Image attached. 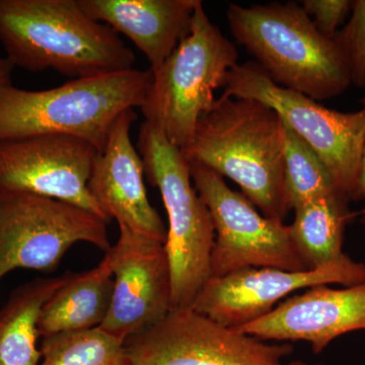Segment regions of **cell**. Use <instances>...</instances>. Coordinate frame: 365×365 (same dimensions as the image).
I'll use <instances>...</instances> for the list:
<instances>
[{
    "label": "cell",
    "instance_id": "7a4b0ae2",
    "mask_svg": "<svg viewBox=\"0 0 365 365\" xmlns=\"http://www.w3.org/2000/svg\"><path fill=\"white\" fill-rule=\"evenodd\" d=\"M284 141L283 121L267 105L222 95L182 153L189 162L232 180L262 215L284 222L292 211L285 194Z\"/></svg>",
    "mask_w": 365,
    "mask_h": 365
},
{
    "label": "cell",
    "instance_id": "52a82bcc",
    "mask_svg": "<svg viewBox=\"0 0 365 365\" xmlns=\"http://www.w3.org/2000/svg\"><path fill=\"white\" fill-rule=\"evenodd\" d=\"M222 96L253 98L279 115L325 163L339 194L352 201L365 141V108L343 113L274 83L256 62L230 69Z\"/></svg>",
    "mask_w": 365,
    "mask_h": 365
},
{
    "label": "cell",
    "instance_id": "ffe728a7",
    "mask_svg": "<svg viewBox=\"0 0 365 365\" xmlns=\"http://www.w3.org/2000/svg\"><path fill=\"white\" fill-rule=\"evenodd\" d=\"M40 365H127L125 341L101 328L42 338Z\"/></svg>",
    "mask_w": 365,
    "mask_h": 365
},
{
    "label": "cell",
    "instance_id": "484cf974",
    "mask_svg": "<svg viewBox=\"0 0 365 365\" xmlns=\"http://www.w3.org/2000/svg\"><path fill=\"white\" fill-rule=\"evenodd\" d=\"M360 222H361L362 227H364L365 230V206L364 208L360 211Z\"/></svg>",
    "mask_w": 365,
    "mask_h": 365
},
{
    "label": "cell",
    "instance_id": "5bb4252c",
    "mask_svg": "<svg viewBox=\"0 0 365 365\" xmlns=\"http://www.w3.org/2000/svg\"><path fill=\"white\" fill-rule=\"evenodd\" d=\"M134 109L127 110L113 124L105 148L98 153L88 190L108 220L155 241H167V228L151 205L144 185L143 158L131 140Z\"/></svg>",
    "mask_w": 365,
    "mask_h": 365
},
{
    "label": "cell",
    "instance_id": "30bf717a",
    "mask_svg": "<svg viewBox=\"0 0 365 365\" xmlns=\"http://www.w3.org/2000/svg\"><path fill=\"white\" fill-rule=\"evenodd\" d=\"M292 352L290 345L268 344L192 307L172 309L125 341L127 365H283Z\"/></svg>",
    "mask_w": 365,
    "mask_h": 365
},
{
    "label": "cell",
    "instance_id": "44dd1931",
    "mask_svg": "<svg viewBox=\"0 0 365 365\" xmlns=\"http://www.w3.org/2000/svg\"><path fill=\"white\" fill-rule=\"evenodd\" d=\"M283 125L285 194L290 210L319 197L339 193L323 160L302 137Z\"/></svg>",
    "mask_w": 365,
    "mask_h": 365
},
{
    "label": "cell",
    "instance_id": "277c9868",
    "mask_svg": "<svg viewBox=\"0 0 365 365\" xmlns=\"http://www.w3.org/2000/svg\"><path fill=\"white\" fill-rule=\"evenodd\" d=\"M227 18L235 41L277 85L317 102L342 95L351 86L335 41L317 30L297 2L230 4Z\"/></svg>",
    "mask_w": 365,
    "mask_h": 365
},
{
    "label": "cell",
    "instance_id": "8992f818",
    "mask_svg": "<svg viewBox=\"0 0 365 365\" xmlns=\"http://www.w3.org/2000/svg\"><path fill=\"white\" fill-rule=\"evenodd\" d=\"M137 150L144 175L162 195L169 230L165 248L172 276V309L191 307L210 275L215 228L191 176V165L181 150L160 129L144 121Z\"/></svg>",
    "mask_w": 365,
    "mask_h": 365
},
{
    "label": "cell",
    "instance_id": "d4e9b609",
    "mask_svg": "<svg viewBox=\"0 0 365 365\" xmlns=\"http://www.w3.org/2000/svg\"><path fill=\"white\" fill-rule=\"evenodd\" d=\"M16 67L6 57L0 58V88L11 83V74Z\"/></svg>",
    "mask_w": 365,
    "mask_h": 365
},
{
    "label": "cell",
    "instance_id": "d6986e66",
    "mask_svg": "<svg viewBox=\"0 0 365 365\" xmlns=\"http://www.w3.org/2000/svg\"><path fill=\"white\" fill-rule=\"evenodd\" d=\"M348 203L345 197L333 193L294 209L290 235L309 269L323 267L344 256L345 227L352 216Z\"/></svg>",
    "mask_w": 365,
    "mask_h": 365
},
{
    "label": "cell",
    "instance_id": "cb8c5ba5",
    "mask_svg": "<svg viewBox=\"0 0 365 365\" xmlns=\"http://www.w3.org/2000/svg\"><path fill=\"white\" fill-rule=\"evenodd\" d=\"M362 104H364L365 108V98L362 100ZM352 200H365V141L364 150H362L361 163H360L359 180H357L356 189H355Z\"/></svg>",
    "mask_w": 365,
    "mask_h": 365
},
{
    "label": "cell",
    "instance_id": "3957f363",
    "mask_svg": "<svg viewBox=\"0 0 365 365\" xmlns=\"http://www.w3.org/2000/svg\"><path fill=\"white\" fill-rule=\"evenodd\" d=\"M151 69L76 78L46 91L13 83L0 88V141L43 134L85 139L102 151L120 115L140 108L153 81Z\"/></svg>",
    "mask_w": 365,
    "mask_h": 365
},
{
    "label": "cell",
    "instance_id": "ac0fdd59",
    "mask_svg": "<svg viewBox=\"0 0 365 365\" xmlns=\"http://www.w3.org/2000/svg\"><path fill=\"white\" fill-rule=\"evenodd\" d=\"M67 277L36 278L13 290L0 309V365H40L41 311Z\"/></svg>",
    "mask_w": 365,
    "mask_h": 365
},
{
    "label": "cell",
    "instance_id": "603a6c76",
    "mask_svg": "<svg viewBox=\"0 0 365 365\" xmlns=\"http://www.w3.org/2000/svg\"><path fill=\"white\" fill-rule=\"evenodd\" d=\"M352 4L350 0H304L300 6L313 21L317 30L333 39L339 26L351 14Z\"/></svg>",
    "mask_w": 365,
    "mask_h": 365
},
{
    "label": "cell",
    "instance_id": "2e32d148",
    "mask_svg": "<svg viewBox=\"0 0 365 365\" xmlns=\"http://www.w3.org/2000/svg\"><path fill=\"white\" fill-rule=\"evenodd\" d=\"M86 16L122 34L157 71L188 36L200 0H78Z\"/></svg>",
    "mask_w": 365,
    "mask_h": 365
},
{
    "label": "cell",
    "instance_id": "5b68a950",
    "mask_svg": "<svg viewBox=\"0 0 365 365\" xmlns=\"http://www.w3.org/2000/svg\"><path fill=\"white\" fill-rule=\"evenodd\" d=\"M239 54L232 41L209 20L202 2L191 30L157 71L141 110L145 122L157 127L170 143L189 148L201 117L215 105V91L225 86Z\"/></svg>",
    "mask_w": 365,
    "mask_h": 365
},
{
    "label": "cell",
    "instance_id": "4fadbf2b",
    "mask_svg": "<svg viewBox=\"0 0 365 365\" xmlns=\"http://www.w3.org/2000/svg\"><path fill=\"white\" fill-rule=\"evenodd\" d=\"M119 239L106 253L114 276L111 307L98 328L126 341L172 311V276L165 242L119 227Z\"/></svg>",
    "mask_w": 365,
    "mask_h": 365
},
{
    "label": "cell",
    "instance_id": "6da1fadb",
    "mask_svg": "<svg viewBox=\"0 0 365 365\" xmlns=\"http://www.w3.org/2000/svg\"><path fill=\"white\" fill-rule=\"evenodd\" d=\"M0 44L14 67L76 78L133 68L135 55L78 0H0Z\"/></svg>",
    "mask_w": 365,
    "mask_h": 365
},
{
    "label": "cell",
    "instance_id": "8fae6325",
    "mask_svg": "<svg viewBox=\"0 0 365 365\" xmlns=\"http://www.w3.org/2000/svg\"><path fill=\"white\" fill-rule=\"evenodd\" d=\"M100 151L63 134L0 141V192H25L74 204L109 223L88 190Z\"/></svg>",
    "mask_w": 365,
    "mask_h": 365
},
{
    "label": "cell",
    "instance_id": "7c38bea8",
    "mask_svg": "<svg viewBox=\"0 0 365 365\" xmlns=\"http://www.w3.org/2000/svg\"><path fill=\"white\" fill-rule=\"evenodd\" d=\"M364 281L365 264L346 254L323 267L299 272L247 268L209 278L191 307L220 325L237 329L266 316L279 300L297 290L329 284L351 287Z\"/></svg>",
    "mask_w": 365,
    "mask_h": 365
},
{
    "label": "cell",
    "instance_id": "7402d4cb",
    "mask_svg": "<svg viewBox=\"0 0 365 365\" xmlns=\"http://www.w3.org/2000/svg\"><path fill=\"white\" fill-rule=\"evenodd\" d=\"M349 71L351 85L365 88V0H354L347 25L333 38Z\"/></svg>",
    "mask_w": 365,
    "mask_h": 365
},
{
    "label": "cell",
    "instance_id": "e0dca14e",
    "mask_svg": "<svg viewBox=\"0 0 365 365\" xmlns=\"http://www.w3.org/2000/svg\"><path fill=\"white\" fill-rule=\"evenodd\" d=\"M113 290L114 276L107 255L97 267L68 275L41 311L40 337L98 328L109 313Z\"/></svg>",
    "mask_w": 365,
    "mask_h": 365
},
{
    "label": "cell",
    "instance_id": "ba28073f",
    "mask_svg": "<svg viewBox=\"0 0 365 365\" xmlns=\"http://www.w3.org/2000/svg\"><path fill=\"white\" fill-rule=\"evenodd\" d=\"M190 165L192 181L215 228L211 277L247 268L309 270L292 241L289 225L259 213L244 194L230 188L215 170L195 162Z\"/></svg>",
    "mask_w": 365,
    "mask_h": 365
},
{
    "label": "cell",
    "instance_id": "9a60e30c",
    "mask_svg": "<svg viewBox=\"0 0 365 365\" xmlns=\"http://www.w3.org/2000/svg\"><path fill=\"white\" fill-rule=\"evenodd\" d=\"M235 330L262 341H304L319 354L340 336L365 330V281L344 288H309Z\"/></svg>",
    "mask_w": 365,
    "mask_h": 365
},
{
    "label": "cell",
    "instance_id": "9c48e42d",
    "mask_svg": "<svg viewBox=\"0 0 365 365\" xmlns=\"http://www.w3.org/2000/svg\"><path fill=\"white\" fill-rule=\"evenodd\" d=\"M108 222L100 216L57 199L0 192V281L16 269L50 272L76 242L107 253Z\"/></svg>",
    "mask_w": 365,
    "mask_h": 365
},
{
    "label": "cell",
    "instance_id": "4316f807",
    "mask_svg": "<svg viewBox=\"0 0 365 365\" xmlns=\"http://www.w3.org/2000/svg\"><path fill=\"white\" fill-rule=\"evenodd\" d=\"M288 365H307V364H304V362H302V361H294V362H292V364H289Z\"/></svg>",
    "mask_w": 365,
    "mask_h": 365
}]
</instances>
